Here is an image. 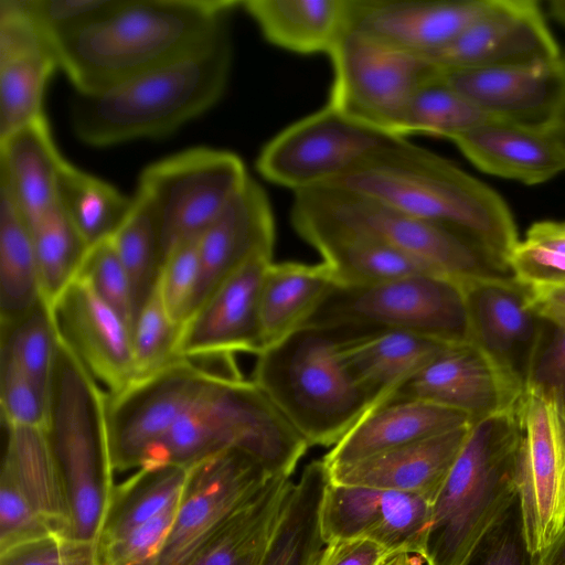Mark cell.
Wrapping results in <instances>:
<instances>
[{
    "mask_svg": "<svg viewBox=\"0 0 565 565\" xmlns=\"http://www.w3.org/2000/svg\"><path fill=\"white\" fill-rule=\"evenodd\" d=\"M294 227L321 226L366 236L462 285L512 278L510 267L467 234L330 185L295 193Z\"/></svg>",
    "mask_w": 565,
    "mask_h": 565,
    "instance_id": "8",
    "label": "cell"
},
{
    "mask_svg": "<svg viewBox=\"0 0 565 565\" xmlns=\"http://www.w3.org/2000/svg\"><path fill=\"white\" fill-rule=\"evenodd\" d=\"M326 185L454 227L508 266L509 256L519 242L513 216L494 190L449 160L403 137H396Z\"/></svg>",
    "mask_w": 565,
    "mask_h": 565,
    "instance_id": "2",
    "label": "cell"
},
{
    "mask_svg": "<svg viewBox=\"0 0 565 565\" xmlns=\"http://www.w3.org/2000/svg\"><path fill=\"white\" fill-rule=\"evenodd\" d=\"M396 137L327 105L275 136L256 168L267 181L296 193L341 178Z\"/></svg>",
    "mask_w": 565,
    "mask_h": 565,
    "instance_id": "13",
    "label": "cell"
},
{
    "mask_svg": "<svg viewBox=\"0 0 565 565\" xmlns=\"http://www.w3.org/2000/svg\"><path fill=\"white\" fill-rule=\"evenodd\" d=\"M394 555L370 540H340L328 543L315 565H385Z\"/></svg>",
    "mask_w": 565,
    "mask_h": 565,
    "instance_id": "55",
    "label": "cell"
},
{
    "mask_svg": "<svg viewBox=\"0 0 565 565\" xmlns=\"http://www.w3.org/2000/svg\"><path fill=\"white\" fill-rule=\"evenodd\" d=\"M200 265V236L177 243L163 259L158 284L168 313L180 328L192 312Z\"/></svg>",
    "mask_w": 565,
    "mask_h": 565,
    "instance_id": "48",
    "label": "cell"
},
{
    "mask_svg": "<svg viewBox=\"0 0 565 565\" xmlns=\"http://www.w3.org/2000/svg\"><path fill=\"white\" fill-rule=\"evenodd\" d=\"M292 486L288 477L271 478L188 565H262Z\"/></svg>",
    "mask_w": 565,
    "mask_h": 565,
    "instance_id": "32",
    "label": "cell"
},
{
    "mask_svg": "<svg viewBox=\"0 0 565 565\" xmlns=\"http://www.w3.org/2000/svg\"><path fill=\"white\" fill-rule=\"evenodd\" d=\"M64 162L45 116L0 138V189L30 224L56 204Z\"/></svg>",
    "mask_w": 565,
    "mask_h": 565,
    "instance_id": "29",
    "label": "cell"
},
{
    "mask_svg": "<svg viewBox=\"0 0 565 565\" xmlns=\"http://www.w3.org/2000/svg\"><path fill=\"white\" fill-rule=\"evenodd\" d=\"M521 434L518 499L533 559L565 527V404L533 384L515 406Z\"/></svg>",
    "mask_w": 565,
    "mask_h": 565,
    "instance_id": "12",
    "label": "cell"
},
{
    "mask_svg": "<svg viewBox=\"0 0 565 565\" xmlns=\"http://www.w3.org/2000/svg\"><path fill=\"white\" fill-rule=\"evenodd\" d=\"M534 565H565V527L552 545L534 558Z\"/></svg>",
    "mask_w": 565,
    "mask_h": 565,
    "instance_id": "57",
    "label": "cell"
},
{
    "mask_svg": "<svg viewBox=\"0 0 565 565\" xmlns=\"http://www.w3.org/2000/svg\"><path fill=\"white\" fill-rule=\"evenodd\" d=\"M42 299L31 225L0 189V323L25 315Z\"/></svg>",
    "mask_w": 565,
    "mask_h": 565,
    "instance_id": "36",
    "label": "cell"
},
{
    "mask_svg": "<svg viewBox=\"0 0 565 565\" xmlns=\"http://www.w3.org/2000/svg\"><path fill=\"white\" fill-rule=\"evenodd\" d=\"M341 328L305 326L257 354L252 381L311 446H334L375 403L339 352Z\"/></svg>",
    "mask_w": 565,
    "mask_h": 565,
    "instance_id": "5",
    "label": "cell"
},
{
    "mask_svg": "<svg viewBox=\"0 0 565 565\" xmlns=\"http://www.w3.org/2000/svg\"><path fill=\"white\" fill-rule=\"evenodd\" d=\"M470 426L405 444L355 462L327 468L329 481L415 493L433 504Z\"/></svg>",
    "mask_w": 565,
    "mask_h": 565,
    "instance_id": "25",
    "label": "cell"
},
{
    "mask_svg": "<svg viewBox=\"0 0 565 565\" xmlns=\"http://www.w3.org/2000/svg\"><path fill=\"white\" fill-rule=\"evenodd\" d=\"M295 230L318 250L339 286H369L409 275L434 274L412 257L363 235L321 226Z\"/></svg>",
    "mask_w": 565,
    "mask_h": 565,
    "instance_id": "34",
    "label": "cell"
},
{
    "mask_svg": "<svg viewBox=\"0 0 565 565\" xmlns=\"http://www.w3.org/2000/svg\"><path fill=\"white\" fill-rule=\"evenodd\" d=\"M488 118L551 126L564 89L563 57L533 66L472 67L441 72Z\"/></svg>",
    "mask_w": 565,
    "mask_h": 565,
    "instance_id": "23",
    "label": "cell"
},
{
    "mask_svg": "<svg viewBox=\"0 0 565 565\" xmlns=\"http://www.w3.org/2000/svg\"><path fill=\"white\" fill-rule=\"evenodd\" d=\"M520 445L515 409L471 424L431 504L426 565H461L510 509L518 498Z\"/></svg>",
    "mask_w": 565,
    "mask_h": 565,
    "instance_id": "6",
    "label": "cell"
},
{
    "mask_svg": "<svg viewBox=\"0 0 565 565\" xmlns=\"http://www.w3.org/2000/svg\"><path fill=\"white\" fill-rule=\"evenodd\" d=\"M490 0H347V30L429 55L454 41Z\"/></svg>",
    "mask_w": 565,
    "mask_h": 565,
    "instance_id": "22",
    "label": "cell"
},
{
    "mask_svg": "<svg viewBox=\"0 0 565 565\" xmlns=\"http://www.w3.org/2000/svg\"><path fill=\"white\" fill-rule=\"evenodd\" d=\"M461 565H534L525 542L518 498L480 539Z\"/></svg>",
    "mask_w": 565,
    "mask_h": 565,
    "instance_id": "51",
    "label": "cell"
},
{
    "mask_svg": "<svg viewBox=\"0 0 565 565\" xmlns=\"http://www.w3.org/2000/svg\"><path fill=\"white\" fill-rule=\"evenodd\" d=\"M248 178L238 156L209 147L185 149L145 168L137 190L158 218L163 259L177 243L201 236Z\"/></svg>",
    "mask_w": 565,
    "mask_h": 565,
    "instance_id": "11",
    "label": "cell"
},
{
    "mask_svg": "<svg viewBox=\"0 0 565 565\" xmlns=\"http://www.w3.org/2000/svg\"><path fill=\"white\" fill-rule=\"evenodd\" d=\"M30 225L42 296L50 305L75 278L89 246L57 202Z\"/></svg>",
    "mask_w": 565,
    "mask_h": 565,
    "instance_id": "42",
    "label": "cell"
},
{
    "mask_svg": "<svg viewBox=\"0 0 565 565\" xmlns=\"http://www.w3.org/2000/svg\"><path fill=\"white\" fill-rule=\"evenodd\" d=\"M305 326L393 329L446 343L470 341L465 286L436 274L338 286Z\"/></svg>",
    "mask_w": 565,
    "mask_h": 565,
    "instance_id": "9",
    "label": "cell"
},
{
    "mask_svg": "<svg viewBox=\"0 0 565 565\" xmlns=\"http://www.w3.org/2000/svg\"><path fill=\"white\" fill-rule=\"evenodd\" d=\"M308 448L252 380L215 373L138 469L189 467L216 452L241 449L273 476L289 478Z\"/></svg>",
    "mask_w": 565,
    "mask_h": 565,
    "instance_id": "4",
    "label": "cell"
},
{
    "mask_svg": "<svg viewBox=\"0 0 565 565\" xmlns=\"http://www.w3.org/2000/svg\"><path fill=\"white\" fill-rule=\"evenodd\" d=\"M473 424L466 414L415 399L386 401L367 413L322 458L327 468Z\"/></svg>",
    "mask_w": 565,
    "mask_h": 565,
    "instance_id": "28",
    "label": "cell"
},
{
    "mask_svg": "<svg viewBox=\"0 0 565 565\" xmlns=\"http://www.w3.org/2000/svg\"><path fill=\"white\" fill-rule=\"evenodd\" d=\"M241 1L119 0L95 22L54 41L58 66L95 94L181 57L228 28Z\"/></svg>",
    "mask_w": 565,
    "mask_h": 565,
    "instance_id": "1",
    "label": "cell"
},
{
    "mask_svg": "<svg viewBox=\"0 0 565 565\" xmlns=\"http://www.w3.org/2000/svg\"><path fill=\"white\" fill-rule=\"evenodd\" d=\"M50 309L58 340L107 394L137 379L131 329L86 282L74 278Z\"/></svg>",
    "mask_w": 565,
    "mask_h": 565,
    "instance_id": "19",
    "label": "cell"
},
{
    "mask_svg": "<svg viewBox=\"0 0 565 565\" xmlns=\"http://www.w3.org/2000/svg\"><path fill=\"white\" fill-rule=\"evenodd\" d=\"M274 242L268 198L264 189L248 178L200 236V275L191 315L250 259L273 255Z\"/></svg>",
    "mask_w": 565,
    "mask_h": 565,
    "instance_id": "24",
    "label": "cell"
},
{
    "mask_svg": "<svg viewBox=\"0 0 565 565\" xmlns=\"http://www.w3.org/2000/svg\"><path fill=\"white\" fill-rule=\"evenodd\" d=\"M0 404L6 426L44 427L47 396L10 355L0 352Z\"/></svg>",
    "mask_w": 565,
    "mask_h": 565,
    "instance_id": "49",
    "label": "cell"
},
{
    "mask_svg": "<svg viewBox=\"0 0 565 565\" xmlns=\"http://www.w3.org/2000/svg\"><path fill=\"white\" fill-rule=\"evenodd\" d=\"M215 373H239L205 360L177 358L164 367L107 394V429L114 473L138 469Z\"/></svg>",
    "mask_w": 565,
    "mask_h": 565,
    "instance_id": "14",
    "label": "cell"
},
{
    "mask_svg": "<svg viewBox=\"0 0 565 565\" xmlns=\"http://www.w3.org/2000/svg\"><path fill=\"white\" fill-rule=\"evenodd\" d=\"M119 0H23L25 9L53 40L79 30L110 11Z\"/></svg>",
    "mask_w": 565,
    "mask_h": 565,
    "instance_id": "52",
    "label": "cell"
},
{
    "mask_svg": "<svg viewBox=\"0 0 565 565\" xmlns=\"http://www.w3.org/2000/svg\"><path fill=\"white\" fill-rule=\"evenodd\" d=\"M189 472L190 466L138 469L127 481L115 487L99 544L122 536L179 503Z\"/></svg>",
    "mask_w": 565,
    "mask_h": 565,
    "instance_id": "38",
    "label": "cell"
},
{
    "mask_svg": "<svg viewBox=\"0 0 565 565\" xmlns=\"http://www.w3.org/2000/svg\"><path fill=\"white\" fill-rule=\"evenodd\" d=\"M550 11L557 21L565 25V0L551 1Z\"/></svg>",
    "mask_w": 565,
    "mask_h": 565,
    "instance_id": "59",
    "label": "cell"
},
{
    "mask_svg": "<svg viewBox=\"0 0 565 565\" xmlns=\"http://www.w3.org/2000/svg\"><path fill=\"white\" fill-rule=\"evenodd\" d=\"M529 384L557 395L565 404V320H547Z\"/></svg>",
    "mask_w": 565,
    "mask_h": 565,
    "instance_id": "54",
    "label": "cell"
},
{
    "mask_svg": "<svg viewBox=\"0 0 565 565\" xmlns=\"http://www.w3.org/2000/svg\"><path fill=\"white\" fill-rule=\"evenodd\" d=\"M274 477L241 449H226L191 465L158 565H188L226 520Z\"/></svg>",
    "mask_w": 565,
    "mask_h": 565,
    "instance_id": "15",
    "label": "cell"
},
{
    "mask_svg": "<svg viewBox=\"0 0 565 565\" xmlns=\"http://www.w3.org/2000/svg\"><path fill=\"white\" fill-rule=\"evenodd\" d=\"M563 68H564V79H565V57H563ZM550 130L553 134L562 153L565 158V81H564V89L561 98V103L558 105L557 111L554 116V119L550 126Z\"/></svg>",
    "mask_w": 565,
    "mask_h": 565,
    "instance_id": "58",
    "label": "cell"
},
{
    "mask_svg": "<svg viewBox=\"0 0 565 565\" xmlns=\"http://www.w3.org/2000/svg\"><path fill=\"white\" fill-rule=\"evenodd\" d=\"M431 503L422 495L328 482L320 505V534L328 544L370 540L394 554L422 557Z\"/></svg>",
    "mask_w": 565,
    "mask_h": 565,
    "instance_id": "17",
    "label": "cell"
},
{
    "mask_svg": "<svg viewBox=\"0 0 565 565\" xmlns=\"http://www.w3.org/2000/svg\"><path fill=\"white\" fill-rule=\"evenodd\" d=\"M109 238L129 279L136 319L154 290L163 264L160 226L143 193L136 191L128 215Z\"/></svg>",
    "mask_w": 565,
    "mask_h": 565,
    "instance_id": "39",
    "label": "cell"
},
{
    "mask_svg": "<svg viewBox=\"0 0 565 565\" xmlns=\"http://www.w3.org/2000/svg\"><path fill=\"white\" fill-rule=\"evenodd\" d=\"M56 67L55 46L0 57V138L44 116V92Z\"/></svg>",
    "mask_w": 565,
    "mask_h": 565,
    "instance_id": "40",
    "label": "cell"
},
{
    "mask_svg": "<svg viewBox=\"0 0 565 565\" xmlns=\"http://www.w3.org/2000/svg\"><path fill=\"white\" fill-rule=\"evenodd\" d=\"M180 331L181 328L168 313L157 284L138 312L131 330L137 379L159 371L177 359Z\"/></svg>",
    "mask_w": 565,
    "mask_h": 565,
    "instance_id": "45",
    "label": "cell"
},
{
    "mask_svg": "<svg viewBox=\"0 0 565 565\" xmlns=\"http://www.w3.org/2000/svg\"><path fill=\"white\" fill-rule=\"evenodd\" d=\"M271 263L273 255L256 256L222 282L182 326L177 358L259 354L260 290Z\"/></svg>",
    "mask_w": 565,
    "mask_h": 565,
    "instance_id": "21",
    "label": "cell"
},
{
    "mask_svg": "<svg viewBox=\"0 0 565 565\" xmlns=\"http://www.w3.org/2000/svg\"><path fill=\"white\" fill-rule=\"evenodd\" d=\"M339 286L326 263H271L264 275L260 301L263 351L300 328Z\"/></svg>",
    "mask_w": 565,
    "mask_h": 565,
    "instance_id": "30",
    "label": "cell"
},
{
    "mask_svg": "<svg viewBox=\"0 0 565 565\" xmlns=\"http://www.w3.org/2000/svg\"><path fill=\"white\" fill-rule=\"evenodd\" d=\"M0 565H100L99 543L53 535L0 556Z\"/></svg>",
    "mask_w": 565,
    "mask_h": 565,
    "instance_id": "53",
    "label": "cell"
},
{
    "mask_svg": "<svg viewBox=\"0 0 565 565\" xmlns=\"http://www.w3.org/2000/svg\"><path fill=\"white\" fill-rule=\"evenodd\" d=\"M0 328V352L14 359L47 396L58 344L50 305L42 299Z\"/></svg>",
    "mask_w": 565,
    "mask_h": 565,
    "instance_id": "43",
    "label": "cell"
},
{
    "mask_svg": "<svg viewBox=\"0 0 565 565\" xmlns=\"http://www.w3.org/2000/svg\"><path fill=\"white\" fill-rule=\"evenodd\" d=\"M481 171L540 184L565 170V158L547 128L486 118L452 140Z\"/></svg>",
    "mask_w": 565,
    "mask_h": 565,
    "instance_id": "26",
    "label": "cell"
},
{
    "mask_svg": "<svg viewBox=\"0 0 565 565\" xmlns=\"http://www.w3.org/2000/svg\"><path fill=\"white\" fill-rule=\"evenodd\" d=\"M512 275L532 290L565 285V221H541L519 239L509 259Z\"/></svg>",
    "mask_w": 565,
    "mask_h": 565,
    "instance_id": "44",
    "label": "cell"
},
{
    "mask_svg": "<svg viewBox=\"0 0 565 565\" xmlns=\"http://www.w3.org/2000/svg\"><path fill=\"white\" fill-rule=\"evenodd\" d=\"M241 6L268 42L300 54H330L347 31V0H248Z\"/></svg>",
    "mask_w": 565,
    "mask_h": 565,
    "instance_id": "31",
    "label": "cell"
},
{
    "mask_svg": "<svg viewBox=\"0 0 565 565\" xmlns=\"http://www.w3.org/2000/svg\"><path fill=\"white\" fill-rule=\"evenodd\" d=\"M417 558L408 553H398L391 557L385 565H417Z\"/></svg>",
    "mask_w": 565,
    "mask_h": 565,
    "instance_id": "60",
    "label": "cell"
},
{
    "mask_svg": "<svg viewBox=\"0 0 565 565\" xmlns=\"http://www.w3.org/2000/svg\"><path fill=\"white\" fill-rule=\"evenodd\" d=\"M75 278L86 282L132 330L135 315L130 284L110 238L88 248Z\"/></svg>",
    "mask_w": 565,
    "mask_h": 565,
    "instance_id": "47",
    "label": "cell"
},
{
    "mask_svg": "<svg viewBox=\"0 0 565 565\" xmlns=\"http://www.w3.org/2000/svg\"><path fill=\"white\" fill-rule=\"evenodd\" d=\"M427 57L441 72L546 65L562 60L540 6L533 0H490L465 31Z\"/></svg>",
    "mask_w": 565,
    "mask_h": 565,
    "instance_id": "18",
    "label": "cell"
},
{
    "mask_svg": "<svg viewBox=\"0 0 565 565\" xmlns=\"http://www.w3.org/2000/svg\"><path fill=\"white\" fill-rule=\"evenodd\" d=\"M56 202L90 247L116 232L131 209L132 198L65 160Z\"/></svg>",
    "mask_w": 565,
    "mask_h": 565,
    "instance_id": "37",
    "label": "cell"
},
{
    "mask_svg": "<svg viewBox=\"0 0 565 565\" xmlns=\"http://www.w3.org/2000/svg\"><path fill=\"white\" fill-rule=\"evenodd\" d=\"M179 503L122 536L99 544L100 565H158Z\"/></svg>",
    "mask_w": 565,
    "mask_h": 565,
    "instance_id": "50",
    "label": "cell"
},
{
    "mask_svg": "<svg viewBox=\"0 0 565 565\" xmlns=\"http://www.w3.org/2000/svg\"><path fill=\"white\" fill-rule=\"evenodd\" d=\"M232 65L228 28L192 52L70 104L76 137L93 147L161 138L212 108Z\"/></svg>",
    "mask_w": 565,
    "mask_h": 565,
    "instance_id": "3",
    "label": "cell"
},
{
    "mask_svg": "<svg viewBox=\"0 0 565 565\" xmlns=\"http://www.w3.org/2000/svg\"><path fill=\"white\" fill-rule=\"evenodd\" d=\"M465 294L470 341L524 390L547 327L532 290L512 277L469 282Z\"/></svg>",
    "mask_w": 565,
    "mask_h": 565,
    "instance_id": "16",
    "label": "cell"
},
{
    "mask_svg": "<svg viewBox=\"0 0 565 565\" xmlns=\"http://www.w3.org/2000/svg\"><path fill=\"white\" fill-rule=\"evenodd\" d=\"M329 55L334 79L328 105L394 136L413 93L441 72L425 55L352 30L343 33Z\"/></svg>",
    "mask_w": 565,
    "mask_h": 565,
    "instance_id": "10",
    "label": "cell"
},
{
    "mask_svg": "<svg viewBox=\"0 0 565 565\" xmlns=\"http://www.w3.org/2000/svg\"><path fill=\"white\" fill-rule=\"evenodd\" d=\"M329 482L323 460L308 463L284 504L262 565H315L324 544L320 505Z\"/></svg>",
    "mask_w": 565,
    "mask_h": 565,
    "instance_id": "35",
    "label": "cell"
},
{
    "mask_svg": "<svg viewBox=\"0 0 565 565\" xmlns=\"http://www.w3.org/2000/svg\"><path fill=\"white\" fill-rule=\"evenodd\" d=\"M532 292L535 307L543 318L565 320V285Z\"/></svg>",
    "mask_w": 565,
    "mask_h": 565,
    "instance_id": "56",
    "label": "cell"
},
{
    "mask_svg": "<svg viewBox=\"0 0 565 565\" xmlns=\"http://www.w3.org/2000/svg\"><path fill=\"white\" fill-rule=\"evenodd\" d=\"M341 329V359L355 381L372 397L375 407L449 344L401 330Z\"/></svg>",
    "mask_w": 565,
    "mask_h": 565,
    "instance_id": "27",
    "label": "cell"
},
{
    "mask_svg": "<svg viewBox=\"0 0 565 565\" xmlns=\"http://www.w3.org/2000/svg\"><path fill=\"white\" fill-rule=\"evenodd\" d=\"M488 118L439 72L411 96L396 128L403 137L425 134L454 140Z\"/></svg>",
    "mask_w": 565,
    "mask_h": 565,
    "instance_id": "41",
    "label": "cell"
},
{
    "mask_svg": "<svg viewBox=\"0 0 565 565\" xmlns=\"http://www.w3.org/2000/svg\"><path fill=\"white\" fill-rule=\"evenodd\" d=\"M43 429L67 489L73 539L99 543L115 489L107 393L60 340Z\"/></svg>",
    "mask_w": 565,
    "mask_h": 565,
    "instance_id": "7",
    "label": "cell"
},
{
    "mask_svg": "<svg viewBox=\"0 0 565 565\" xmlns=\"http://www.w3.org/2000/svg\"><path fill=\"white\" fill-rule=\"evenodd\" d=\"M522 392L468 341L447 344L386 401H422L466 414L475 423L514 411Z\"/></svg>",
    "mask_w": 565,
    "mask_h": 565,
    "instance_id": "20",
    "label": "cell"
},
{
    "mask_svg": "<svg viewBox=\"0 0 565 565\" xmlns=\"http://www.w3.org/2000/svg\"><path fill=\"white\" fill-rule=\"evenodd\" d=\"M4 460L28 500L54 535L71 537L72 509L67 489L43 427L7 426Z\"/></svg>",
    "mask_w": 565,
    "mask_h": 565,
    "instance_id": "33",
    "label": "cell"
},
{
    "mask_svg": "<svg viewBox=\"0 0 565 565\" xmlns=\"http://www.w3.org/2000/svg\"><path fill=\"white\" fill-rule=\"evenodd\" d=\"M53 535L31 505L12 468L3 459L0 477V556Z\"/></svg>",
    "mask_w": 565,
    "mask_h": 565,
    "instance_id": "46",
    "label": "cell"
}]
</instances>
